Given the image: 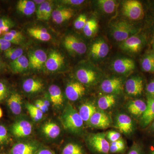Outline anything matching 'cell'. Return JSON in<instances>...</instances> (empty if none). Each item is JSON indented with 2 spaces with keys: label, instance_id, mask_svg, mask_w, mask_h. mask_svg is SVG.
Wrapping results in <instances>:
<instances>
[{
  "label": "cell",
  "instance_id": "obj_21",
  "mask_svg": "<svg viewBox=\"0 0 154 154\" xmlns=\"http://www.w3.org/2000/svg\"><path fill=\"white\" fill-rule=\"evenodd\" d=\"M146 108V103L141 99L131 100L127 105V109L131 115L135 117H141Z\"/></svg>",
  "mask_w": 154,
  "mask_h": 154
},
{
  "label": "cell",
  "instance_id": "obj_11",
  "mask_svg": "<svg viewBox=\"0 0 154 154\" xmlns=\"http://www.w3.org/2000/svg\"><path fill=\"white\" fill-rule=\"evenodd\" d=\"M63 43L67 50L73 53L82 55L87 51L85 43L73 35H68L65 37Z\"/></svg>",
  "mask_w": 154,
  "mask_h": 154
},
{
  "label": "cell",
  "instance_id": "obj_40",
  "mask_svg": "<svg viewBox=\"0 0 154 154\" xmlns=\"http://www.w3.org/2000/svg\"><path fill=\"white\" fill-rule=\"evenodd\" d=\"M9 140L8 130L4 125H0V146L8 143Z\"/></svg>",
  "mask_w": 154,
  "mask_h": 154
},
{
  "label": "cell",
  "instance_id": "obj_34",
  "mask_svg": "<svg viewBox=\"0 0 154 154\" xmlns=\"http://www.w3.org/2000/svg\"><path fill=\"white\" fill-rule=\"evenodd\" d=\"M143 71L146 72L154 73V58L151 53L146 54L141 60Z\"/></svg>",
  "mask_w": 154,
  "mask_h": 154
},
{
  "label": "cell",
  "instance_id": "obj_36",
  "mask_svg": "<svg viewBox=\"0 0 154 154\" xmlns=\"http://www.w3.org/2000/svg\"><path fill=\"white\" fill-rule=\"evenodd\" d=\"M98 28V22L96 19H91L88 20L86 23L85 26L83 29V32L87 37H91L96 33Z\"/></svg>",
  "mask_w": 154,
  "mask_h": 154
},
{
  "label": "cell",
  "instance_id": "obj_47",
  "mask_svg": "<svg viewBox=\"0 0 154 154\" xmlns=\"http://www.w3.org/2000/svg\"><path fill=\"white\" fill-rule=\"evenodd\" d=\"M52 5H51V3L48 2L47 5L45 8V11L43 20H48L52 15Z\"/></svg>",
  "mask_w": 154,
  "mask_h": 154
},
{
  "label": "cell",
  "instance_id": "obj_32",
  "mask_svg": "<svg viewBox=\"0 0 154 154\" xmlns=\"http://www.w3.org/2000/svg\"><path fill=\"white\" fill-rule=\"evenodd\" d=\"M60 154H87L82 146L75 143L66 144L61 150Z\"/></svg>",
  "mask_w": 154,
  "mask_h": 154
},
{
  "label": "cell",
  "instance_id": "obj_54",
  "mask_svg": "<svg viewBox=\"0 0 154 154\" xmlns=\"http://www.w3.org/2000/svg\"><path fill=\"white\" fill-rule=\"evenodd\" d=\"M45 1H44V0H43V1H42V0L40 1H40H33V2L35 3V5H36V4H38V5H40L42 4Z\"/></svg>",
  "mask_w": 154,
  "mask_h": 154
},
{
  "label": "cell",
  "instance_id": "obj_46",
  "mask_svg": "<svg viewBox=\"0 0 154 154\" xmlns=\"http://www.w3.org/2000/svg\"><path fill=\"white\" fill-rule=\"evenodd\" d=\"M47 2L48 1H45L44 2L39 5L38 10L36 11V17L38 20H43Z\"/></svg>",
  "mask_w": 154,
  "mask_h": 154
},
{
  "label": "cell",
  "instance_id": "obj_50",
  "mask_svg": "<svg viewBox=\"0 0 154 154\" xmlns=\"http://www.w3.org/2000/svg\"><path fill=\"white\" fill-rule=\"evenodd\" d=\"M85 2L83 0H65L62 1L61 2L66 5L78 6L82 5Z\"/></svg>",
  "mask_w": 154,
  "mask_h": 154
},
{
  "label": "cell",
  "instance_id": "obj_60",
  "mask_svg": "<svg viewBox=\"0 0 154 154\" xmlns=\"http://www.w3.org/2000/svg\"><path fill=\"white\" fill-rule=\"evenodd\" d=\"M2 30H1V29H0V35L2 34Z\"/></svg>",
  "mask_w": 154,
  "mask_h": 154
},
{
  "label": "cell",
  "instance_id": "obj_52",
  "mask_svg": "<svg viewBox=\"0 0 154 154\" xmlns=\"http://www.w3.org/2000/svg\"><path fill=\"white\" fill-rule=\"evenodd\" d=\"M35 154H55L54 151L47 148H41Z\"/></svg>",
  "mask_w": 154,
  "mask_h": 154
},
{
  "label": "cell",
  "instance_id": "obj_29",
  "mask_svg": "<svg viewBox=\"0 0 154 154\" xmlns=\"http://www.w3.org/2000/svg\"><path fill=\"white\" fill-rule=\"evenodd\" d=\"M116 102V95L106 94L100 97L97 102V106L99 110H105L113 107Z\"/></svg>",
  "mask_w": 154,
  "mask_h": 154
},
{
  "label": "cell",
  "instance_id": "obj_2",
  "mask_svg": "<svg viewBox=\"0 0 154 154\" xmlns=\"http://www.w3.org/2000/svg\"><path fill=\"white\" fill-rule=\"evenodd\" d=\"M138 31V28L125 20H117L110 25L111 35L117 42H122L130 36L137 34Z\"/></svg>",
  "mask_w": 154,
  "mask_h": 154
},
{
  "label": "cell",
  "instance_id": "obj_39",
  "mask_svg": "<svg viewBox=\"0 0 154 154\" xmlns=\"http://www.w3.org/2000/svg\"><path fill=\"white\" fill-rule=\"evenodd\" d=\"M88 21L87 16L85 14H81L75 20L74 26L77 30H83Z\"/></svg>",
  "mask_w": 154,
  "mask_h": 154
},
{
  "label": "cell",
  "instance_id": "obj_16",
  "mask_svg": "<svg viewBox=\"0 0 154 154\" xmlns=\"http://www.w3.org/2000/svg\"><path fill=\"white\" fill-rule=\"evenodd\" d=\"M109 50L107 42L102 38H99L91 45L90 54L92 58L95 60H101L107 56Z\"/></svg>",
  "mask_w": 154,
  "mask_h": 154
},
{
  "label": "cell",
  "instance_id": "obj_18",
  "mask_svg": "<svg viewBox=\"0 0 154 154\" xmlns=\"http://www.w3.org/2000/svg\"><path fill=\"white\" fill-rule=\"evenodd\" d=\"M154 120V98L147 96L146 108L140 118V124L146 127Z\"/></svg>",
  "mask_w": 154,
  "mask_h": 154
},
{
  "label": "cell",
  "instance_id": "obj_15",
  "mask_svg": "<svg viewBox=\"0 0 154 154\" xmlns=\"http://www.w3.org/2000/svg\"><path fill=\"white\" fill-rule=\"evenodd\" d=\"M11 132L14 136L18 138L26 137L31 134L33 126L31 123L26 119H19L12 125Z\"/></svg>",
  "mask_w": 154,
  "mask_h": 154
},
{
  "label": "cell",
  "instance_id": "obj_14",
  "mask_svg": "<svg viewBox=\"0 0 154 154\" xmlns=\"http://www.w3.org/2000/svg\"><path fill=\"white\" fill-rule=\"evenodd\" d=\"M85 86L79 82H70L66 88V96L69 101L75 102L85 95Z\"/></svg>",
  "mask_w": 154,
  "mask_h": 154
},
{
  "label": "cell",
  "instance_id": "obj_17",
  "mask_svg": "<svg viewBox=\"0 0 154 154\" xmlns=\"http://www.w3.org/2000/svg\"><path fill=\"white\" fill-rule=\"evenodd\" d=\"M64 64V57L60 53L54 51L50 54L45 62L46 69L51 72L58 70Z\"/></svg>",
  "mask_w": 154,
  "mask_h": 154
},
{
  "label": "cell",
  "instance_id": "obj_44",
  "mask_svg": "<svg viewBox=\"0 0 154 154\" xmlns=\"http://www.w3.org/2000/svg\"><path fill=\"white\" fill-rule=\"evenodd\" d=\"M8 89L5 84L0 82V102L3 101L8 97Z\"/></svg>",
  "mask_w": 154,
  "mask_h": 154
},
{
  "label": "cell",
  "instance_id": "obj_43",
  "mask_svg": "<svg viewBox=\"0 0 154 154\" xmlns=\"http://www.w3.org/2000/svg\"><path fill=\"white\" fill-rule=\"evenodd\" d=\"M120 133L115 131H109L106 133V138L110 143L113 142L121 138Z\"/></svg>",
  "mask_w": 154,
  "mask_h": 154
},
{
  "label": "cell",
  "instance_id": "obj_7",
  "mask_svg": "<svg viewBox=\"0 0 154 154\" xmlns=\"http://www.w3.org/2000/svg\"><path fill=\"white\" fill-rule=\"evenodd\" d=\"M145 39L140 35L135 34L122 42L120 48L125 52L130 54L139 52L143 47Z\"/></svg>",
  "mask_w": 154,
  "mask_h": 154
},
{
  "label": "cell",
  "instance_id": "obj_45",
  "mask_svg": "<svg viewBox=\"0 0 154 154\" xmlns=\"http://www.w3.org/2000/svg\"><path fill=\"white\" fill-rule=\"evenodd\" d=\"M2 38L8 41L9 42H11V44L13 43L14 44L19 45L21 44V42H22L19 39H18V38L13 36L11 33L9 32V31L5 33L4 35H3Z\"/></svg>",
  "mask_w": 154,
  "mask_h": 154
},
{
  "label": "cell",
  "instance_id": "obj_12",
  "mask_svg": "<svg viewBox=\"0 0 154 154\" xmlns=\"http://www.w3.org/2000/svg\"><path fill=\"white\" fill-rule=\"evenodd\" d=\"M116 128L122 133L130 135L133 133L134 125L131 118L125 113H119L115 119Z\"/></svg>",
  "mask_w": 154,
  "mask_h": 154
},
{
  "label": "cell",
  "instance_id": "obj_42",
  "mask_svg": "<svg viewBox=\"0 0 154 154\" xmlns=\"http://www.w3.org/2000/svg\"><path fill=\"white\" fill-rule=\"evenodd\" d=\"M127 154H144L143 146L139 143L134 142Z\"/></svg>",
  "mask_w": 154,
  "mask_h": 154
},
{
  "label": "cell",
  "instance_id": "obj_13",
  "mask_svg": "<svg viewBox=\"0 0 154 154\" xmlns=\"http://www.w3.org/2000/svg\"><path fill=\"white\" fill-rule=\"evenodd\" d=\"M41 148L34 142H19L12 146L8 154H35Z\"/></svg>",
  "mask_w": 154,
  "mask_h": 154
},
{
  "label": "cell",
  "instance_id": "obj_8",
  "mask_svg": "<svg viewBox=\"0 0 154 154\" xmlns=\"http://www.w3.org/2000/svg\"><path fill=\"white\" fill-rule=\"evenodd\" d=\"M111 67L113 71L116 73L127 75L134 70L135 64L134 61L129 58H119L113 61Z\"/></svg>",
  "mask_w": 154,
  "mask_h": 154
},
{
  "label": "cell",
  "instance_id": "obj_28",
  "mask_svg": "<svg viewBox=\"0 0 154 154\" xmlns=\"http://www.w3.org/2000/svg\"><path fill=\"white\" fill-rule=\"evenodd\" d=\"M17 9L25 16H30L36 11V5L33 1L20 0L17 3Z\"/></svg>",
  "mask_w": 154,
  "mask_h": 154
},
{
  "label": "cell",
  "instance_id": "obj_1",
  "mask_svg": "<svg viewBox=\"0 0 154 154\" xmlns=\"http://www.w3.org/2000/svg\"><path fill=\"white\" fill-rule=\"evenodd\" d=\"M60 120L64 128L69 132L74 134L82 132L84 121L79 111L71 104L66 105L61 115Z\"/></svg>",
  "mask_w": 154,
  "mask_h": 154
},
{
  "label": "cell",
  "instance_id": "obj_4",
  "mask_svg": "<svg viewBox=\"0 0 154 154\" xmlns=\"http://www.w3.org/2000/svg\"><path fill=\"white\" fill-rule=\"evenodd\" d=\"M122 11L124 16L133 21L141 20L144 16L142 5L140 2L136 0L124 1Z\"/></svg>",
  "mask_w": 154,
  "mask_h": 154
},
{
  "label": "cell",
  "instance_id": "obj_5",
  "mask_svg": "<svg viewBox=\"0 0 154 154\" xmlns=\"http://www.w3.org/2000/svg\"><path fill=\"white\" fill-rule=\"evenodd\" d=\"M87 124L97 129H105L111 126L112 119L109 114L99 109L91 116Z\"/></svg>",
  "mask_w": 154,
  "mask_h": 154
},
{
  "label": "cell",
  "instance_id": "obj_33",
  "mask_svg": "<svg viewBox=\"0 0 154 154\" xmlns=\"http://www.w3.org/2000/svg\"><path fill=\"white\" fill-rule=\"evenodd\" d=\"M126 150V142L122 138L110 143V154H124Z\"/></svg>",
  "mask_w": 154,
  "mask_h": 154
},
{
  "label": "cell",
  "instance_id": "obj_48",
  "mask_svg": "<svg viewBox=\"0 0 154 154\" xmlns=\"http://www.w3.org/2000/svg\"><path fill=\"white\" fill-rule=\"evenodd\" d=\"M147 96L154 98V79L151 80L146 87Z\"/></svg>",
  "mask_w": 154,
  "mask_h": 154
},
{
  "label": "cell",
  "instance_id": "obj_53",
  "mask_svg": "<svg viewBox=\"0 0 154 154\" xmlns=\"http://www.w3.org/2000/svg\"><path fill=\"white\" fill-rule=\"evenodd\" d=\"M149 130L151 132L154 133V120L151 123L149 126Z\"/></svg>",
  "mask_w": 154,
  "mask_h": 154
},
{
  "label": "cell",
  "instance_id": "obj_10",
  "mask_svg": "<svg viewBox=\"0 0 154 154\" xmlns=\"http://www.w3.org/2000/svg\"><path fill=\"white\" fill-rule=\"evenodd\" d=\"M143 80L139 76H134L130 78L125 85V93L132 97L141 96L143 92Z\"/></svg>",
  "mask_w": 154,
  "mask_h": 154
},
{
  "label": "cell",
  "instance_id": "obj_9",
  "mask_svg": "<svg viewBox=\"0 0 154 154\" xmlns=\"http://www.w3.org/2000/svg\"><path fill=\"white\" fill-rule=\"evenodd\" d=\"M100 88L102 92L106 94H121L123 90L122 79L117 77L106 79L101 83Z\"/></svg>",
  "mask_w": 154,
  "mask_h": 154
},
{
  "label": "cell",
  "instance_id": "obj_37",
  "mask_svg": "<svg viewBox=\"0 0 154 154\" xmlns=\"http://www.w3.org/2000/svg\"><path fill=\"white\" fill-rule=\"evenodd\" d=\"M23 51L21 48H10L4 51L5 56L12 61L15 60L23 55Z\"/></svg>",
  "mask_w": 154,
  "mask_h": 154
},
{
  "label": "cell",
  "instance_id": "obj_23",
  "mask_svg": "<svg viewBox=\"0 0 154 154\" xmlns=\"http://www.w3.org/2000/svg\"><path fill=\"white\" fill-rule=\"evenodd\" d=\"M73 15V11L72 9L60 8L53 11L51 17L54 22L57 24H61L70 19Z\"/></svg>",
  "mask_w": 154,
  "mask_h": 154
},
{
  "label": "cell",
  "instance_id": "obj_20",
  "mask_svg": "<svg viewBox=\"0 0 154 154\" xmlns=\"http://www.w3.org/2000/svg\"><path fill=\"white\" fill-rule=\"evenodd\" d=\"M7 105L14 115H20L22 113V96L17 92L12 93L7 100Z\"/></svg>",
  "mask_w": 154,
  "mask_h": 154
},
{
  "label": "cell",
  "instance_id": "obj_59",
  "mask_svg": "<svg viewBox=\"0 0 154 154\" xmlns=\"http://www.w3.org/2000/svg\"><path fill=\"white\" fill-rule=\"evenodd\" d=\"M1 66H2V61H1V59H0V68H1Z\"/></svg>",
  "mask_w": 154,
  "mask_h": 154
},
{
  "label": "cell",
  "instance_id": "obj_3",
  "mask_svg": "<svg viewBox=\"0 0 154 154\" xmlns=\"http://www.w3.org/2000/svg\"><path fill=\"white\" fill-rule=\"evenodd\" d=\"M86 141L88 148L93 153L110 154V143L106 138V133L90 134Z\"/></svg>",
  "mask_w": 154,
  "mask_h": 154
},
{
  "label": "cell",
  "instance_id": "obj_24",
  "mask_svg": "<svg viewBox=\"0 0 154 154\" xmlns=\"http://www.w3.org/2000/svg\"><path fill=\"white\" fill-rule=\"evenodd\" d=\"M42 131L48 138L54 139L60 135L61 128L59 125L55 122H49L42 125Z\"/></svg>",
  "mask_w": 154,
  "mask_h": 154
},
{
  "label": "cell",
  "instance_id": "obj_25",
  "mask_svg": "<svg viewBox=\"0 0 154 154\" xmlns=\"http://www.w3.org/2000/svg\"><path fill=\"white\" fill-rule=\"evenodd\" d=\"M43 88V83L39 80L31 78L25 80L22 84L23 91L28 94L38 93L42 91Z\"/></svg>",
  "mask_w": 154,
  "mask_h": 154
},
{
  "label": "cell",
  "instance_id": "obj_6",
  "mask_svg": "<svg viewBox=\"0 0 154 154\" xmlns=\"http://www.w3.org/2000/svg\"><path fill=\"white\" fill-rule=\"evenodd\" d=\"M78 82L82 85L91 86L98 82L99 79V72L93 69L82 68L76 72Z\"/></svg>",
  "mask_w": 154,
  "mask_h": 154
},
{
  "label": "cell",
  "instance_id": "obj_58",
  "mask_svg": "<svg viewBox=\"0 0 154 154\" xmlns=\"http://www.w3.org/2000/svg\"><path fill=\"white\" fill-rule=\"evenodd\" d=\"M151 54L152 56L154 58V51H153V52H151Z\"/></svg>",
  "mask_w": 154,
  "mask_h": 154
},
{
  "label": "cell",
  "instance_id": "obj_61",
  "mask_svg": "<svg viewBox=\"0 0 154 154\" xmlns=\"http://www.w3.org/2000/svg\"><path fill=\"white\" fill-rule=\"evenodd\" d=\"M0 154H7L5 153H4V152H0Z\"/></svg>",
  "mask_w": 154,
  "mask_h": 154
},
{
  "label": "cell",
  "instance_id": "obj_51",
  "mask_svg": "<svg viewBox=\"0 0 154 154\" xmlns=\"http://www.w3.org/2000/svg\"><path fill=\"white\" fill-rule=\"evenodd\" d=\"M9 32L21 42H22L24 40V36L20 31L16 30H11L9 31Z\"/></svg>",
  "mask_w": 154,
  "mask_h": 154
},
{
  "label": "cell",
  "instance_id": "obj_27",
  "mask_svg": "<svg viewBox=\"0 0 154 154\" xmlns=\"http://www.w3.org/2000/svg\"><path fill=\"white\" fill-rule=\"evenodd\" d=\"M29 67V59L25 55H22L17 59L12 61L10 67L14 73H20L25 71Z\"/></svg>",
  "mask_w": 154,
  "mask_h": 154
},
{
  "label": "cell",
  "instance_id": "obj_35",
  "mask_svg": "<svg viewBox=\"0 0 154 154\" xmlns=\"http://www.w3.org/2000/svg\"><path fill=\"white\" fill-rule=\"evenodd\" d=\"M26 107L30 117L33 121L38 122L43 118L44 113L35 105L30 103H27L26 104Z\"/></svg>",
  "mask_w": 154,
  "mask_h": 154
},
{
  "label": "cell",
  "instance_id": "obj_41",
  "mask_svg": "<svg viewBox=\"0 0 154 154\" xmlns=\"http://www.w3.org/2000/svg\"><path fill=\"white\" fill-rule=\"evenodd\" d=\"M35 106L39 110L45 113L48 111L50 106V102L48 100L46 99H38L35 102Z\"/></svg>",
  "mask_w": 154,
  "mask_h": 154
},
{
  "label": "cell",
  "instance_id": "obj_22",
  "mask_svg": "<svg viewBox=\"0 0 154 154\" xmlns=\"http://www.w3.org/2000/svg\"><path fill=\"white\" fill-rule=\"evenodd\" d=\"M48 94L50 101L54 107L59 109L63 106V95L59 86L55 85L50 86L48 88Z\"/></svg>",
  "mask_w": 154,
  "mask_h": 154
},
{
  "label": "cell",
  "instance_id": "obj_55",
  "mask_svg": "<svg viewBox=\"0 0 154 154\" xmlns=\"http://www.w3.org/2000/svg\"><path fill=\"white\" fill-rule=\"evenodd\" d=\"M148 154H154V145L150 149Z\"/></svg>",
  "mask_w": 154,
  "mask_h": 154
},
{
  "label": "cell",
  "instance_id": "obj_38",
  "mask_svg": "<svg viewBox=\"0 0 154 154\" xmlns=\"http://www.w3.org/2000/svg\"><path fill=\"white\" fill-rule=\"evenodd\" d=\"M14 26V22L7 18H0V29L2 33H5Z\"/></svg>",
  "mask_w": 154,
  "mask_h": 154
},
{
  "label": "cell",
  "instance_id": "obj_31",
  "mask_svg": "<svg viewBox=\"0 0 154 154\" xmlns=\"http://www.w3.org/2000/svg\"><path fill=\"white\" fill-rule=\"evenodd\" d=\"M97 5L104 14H111L116 11L118 4L116 1L113 0H99L97 1Z\"/></svg>",
  "mask_w": 154,
  "mask_h": 154
},
{
  "label": "cell",
  "instance_id": "obj_49",
  "mask_svg": "<svg viewBox=\"0 0 154 154\" xmlns=\"http://www.w3.org/2000/svg\"><path fill=\"white\" fill-rule=\"evenodd\" d=\"M11 46V42H9L4 38H0V51H5L10 48Z\"/></svg>",
  "mask_w": 154,
  "mask_h": 154
},
{
  "label": "cell",
  "instance_id": "obj_56",
  "mask_svg": "<svg viewBox=\"0 0 154 154\" xmlns=\"http://www.w3.org/2000/svg\"><path fill=\"white\" fill-rule=\"evenodd\" d=\"M152 47L154 51V33L153 36L152 40Z\"/></svg>",
  "mask_w": 154,
  "mask_h": 154
},
{
  "label": "cell",
  "instance_id": "obj_57",
  "mask_svg": "<svg viewBox=\"0 0 154 154\" xmlns=\"http://www.w3.org/2000/svg\"><path fill=\"white\" fill-rule=\"evenodd\" d=\"M3 116V111L2 110V108L0 107V119Z\"/></svg>",
  "mask_w": 154,
  "mask_h": 154
},
{
  "label": "cell",
  "instance_id": "obj_26",
  "mask_svg": "<svg viewBox=\"0 0 154 154\" xmlns=\"http://www.w3.org/2000/svg\"><path fill=\"white\" fill-rule=\"evenodd\" d=\"M97 110V108L94 103L87 102L82 104L80 106L78 111L84 122L88 124L91 116Z\"/></svg>",
  "mask_w": 154,
  "mask_h": 154
},
{
  "label": "cell",
  "instance_id": "obj_19",
  "mask_svg": "<svg viewBox=\"0 0 154 154\" xmlns=\"http://www.w3.org/2000/svg\"><path fill=\"white\" fill-rule=\"evenodd\" d=\"M46 53L42 49H37L29 56V67L33 69H39L45 64L47 59Z\"/></svg>",
  "mask_w": 154,
  "mask_h": 154
},
{
  "label": "cell",
  "instance_id": "obj_30",
  "mask_svg": "<svg viewBox=\"0 0 154 154\" xmlns=\"http://www.w3.org/2000/svg\"><path fill=\"white\" fill-rule=\"evenodd\" d=\"M28 32L30 36L40 41L47 42L51 38V35L45 28L36 27L28 28Z\"/></svg>",
  "mask_w": 154,
  "mask_h": 154
}]
</instances>
